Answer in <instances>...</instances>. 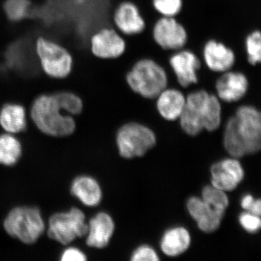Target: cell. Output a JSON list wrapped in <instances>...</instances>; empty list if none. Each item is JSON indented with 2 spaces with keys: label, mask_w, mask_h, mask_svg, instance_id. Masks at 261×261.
<instances>
[{
  "label": "cell",
  "mask_w": 261,
  "mask_h": 261,
  "mask_svg": "<svg viewBox=\"0 0 261 261\" xmlns=\"http://www.w3.org/2000/svg\"><path fill=\"white\" fill-rule=\"evenodd\" d=\"M240 224L247 232L255 233L261 226L260 216L251 213H243L239 218Z\"/></svg>",
  "instance_id": "cell-28"
},
{
  "label": "cell",
  "mask_w": 261,
  "mask_h": 261,
  "mask_svg": "<svg viewBox=\"0 0 261 261\" xmlns=\"http://www.w3.org/2000/svg\"><path fill=\"white\" fill-rule=\"evenodd\" d=\"M156 98L158 111L163 118L171 121L179 118L186 102V97L181 91L167 87Z\"/></svg>",
  "instance_id": "cell-18"
},
{
  "label": "cell",
  "mask_w": 261,
  "mask_h": 261,
  "mask_svg": "<svg viewBox=\"0 0 261 261\" xmlns=\"http://www.w3.org/2000/svg\"><path fill=\"white\" fill-rule=\"evenodd\" d=\"M22 145L14 135L6 133L0 135V164L13 166L22 156Z\"/></svg>",
  "instance_id": "cell-22"
},
{
  "label": "cell",
  "mask_w": 261,
  "mask_h": 261,
  "mask_svg": "<svg viewBox=\"0 0 261 261\" xmlns=\"http://www.w3.org/2000/svg\"><path fill=\"white\" fill-rule=\"evenodd\" d=\"M70 193L84 205L94 207L100 203L102 193L97 180L89 176L75 178L70 186Z\"/></svg>",
  "instance_id": "cell-19"
},
{
  "label": "cell",
  "mask_w": 261,
  "mask_h": 261,
  "mask_svg": "<svg viewBox=\"0 0 261 261\" xmlns=\"http://www.w3.org/2000/svg\"><path fill=\"white\" fill-rule=\"evenodd\" d=\"M152 5L161 16L176 18L183 8V0H152Z\"/></svg>",
  "instance_id": "cell-27"
},
{
  "label": "cell",
  "mask_w": 261,
  "mask_h": 261,
  "mask_svg": "<svg viewBox=\"0 0 261 261\" xmlns=\"http://www.w3.org/2000/svg\"><path fill=\"white\" fill-rule=\"evenodd\" d=\"M63 113L55 94L39 96L31 108V117L38 129L54 137H68L76 128L73 116Z\"/></svg>",
  "instance_id": "cell-3"
},
{
  "label": "cell",
  "mask_w": 261,
  "mask_h": 261,
  "mask_svg": "<svg viewBox=\"0 0 261 261\" xmlns=\"http://www.w3.org/2000/svg\"><path fill=\"white\" fill-rule=\"evenodd\" d=\"M224 147L230 155L241 158L258 152L261 147V114L251 106L238 108L225 129Z\"/></svg>",
  "instance_id": "cell-1"
},
{
  "label": "cell",
  "mask_w": 261,
  "mask_h": 261,
  "mask_svg": "<svg viewBox=\"0 0 261 261\" xmlns=\"http://www.w3.org/2000/svg\"><path fill=\"white\" fill-rule=\"evenodd\" d=\"M126 82L130 90L145 99H155L167 88L169 79L166 69L152 58H141L127 72Z\"/></svg>",
  "instance_id": "cell-4"
},
{
  "label": "cell",
  "mask_w": 261,
  "mask_h": 261,
  "mask_svg": "<svg viewBox=\"0 0 261 261\" xmlns=\"http://www.w3.org/2000/svg\"><path fill=\"white\" fill-rule=\"evenodd\" d=\"M168 64L182 88L198 83L202 61L193 51L182 49L176 51L168 58Z\"/></svg>",
  "instance_id": "cell-10"
},
{
  "label": "cell",
  "mask_w": 261,
  "mask_h": 261,
  "mask_svg": "<svg viewBox=\"0 0 261 261\" xmlns=\"http://www.w3.org/2000/svg\"><path fill=\"white\" fill-rule=\"evenodd\" d=\"M255 200H254L253 197L250 195L244 196L241 201V205L243 209L250 212L253 207Z\"/></svg>",
  "instance_id": "cell-31"
},
{
  "label": "cell",
  "mask_w": 261,
  "mask_h": 261,
  "mask_svg": "<svg viewBox=\"0 0 261 261\" xmlns=\"http://www.w3.org/2000/svg\"><path fill=\"white\" fill-rule=\"evenodd\" d=\"M156 45L165 51H178L186 47L189 36L185 25L174 17L157 19L152 30Z\"/></svg>",
  "instance_id": "cell-9"
},
{
  "label": "cell",
  "mask_w": 261,
  "mask_h": 261,
  "mask_svg": "<svg viewBox=\"0 0 261 261\" xmlns=\"http://www.w3.org/2000/svg\"><path fill=\"white\" fill-rule=\"evenodd\" d=\"M245 56L248 64L255 66L261 62V34L259 29L252 31L245 39Z\"/></svg>",
  "instance_id": "cell-23"
},
{
  "label": "cell",
  "mask_w": 261,
  "mask_h": 261,
  "mask_svg": "<svg viewBox=\"0 0 261 261\" xmlns=\"http://www.w3.org/2000/svg\"><path fill=\"white\" fill-rule=\"evenodd\" d=\"M130 260L132 261H158L160 259L153 249L147 245H143L138 247L134 252Z\"/></svg>",
  "instance_id": "cell-29"
},
{
  "label": "cell",
  "mask_w": 261,
  "mask_h": 261,
  "mask_svg": "<svg viewBox=\"0 0 261 261\" xmlns=\"http://www.w3.org/2000/svg\"><path fill=\"white\" fill-rule=\"evenodd\" d=\"M27 111L23 106L8 103L0 111V126L6 133H21L27 128Z\"/></svg>",
  "instance_id": "cell-20"
},
{
  "label": "cell",
  "mask_w": 261,
  "mask_h": 261,
  "mask_svg": "<svg viewBox=\"0 0 261 261\" xmlns=\"http://www.w3.org/2000/svg\"><path fill=\"white\" fill-rule=\"evenodd\" d=\"M29 0H6L4 5L5 14L13 22L20 21L29 14Z\"/></svg>",
  "instance_id": "cell-26"
},
{
  "label": "cell",
  "mask_w": 261,
  "mask_h": 261,
  "mask_svg": "<svg viewBox=\"0 0 261 261\" xmlns=\"http://www.w3.org/2000/svg\"><path fill=\"white\" fill-rule=\"evenodd\" d=\"M187 205L190 216L195 220L201 231L211 233L219 228L224 214L215 210L202 199L192 197L189 199Z\"/></svg>",
  "instance_id": "cell-17"
},
{
  "label": "cell",
  "mask_w": 261,
  "mask_h": 261,
  "mask_svg": "<svg viewBox=\"0 0 261 261\" xmlns=\"http://www.w3.org/2000/svg\"><path fill=\"white\" fill-rule=\"evenodd\" d=\"M87 257L82 250L77 247H69L62 252L61 260L62 261H84Z\"/></svg>",
  "instance_id": "cell-30"
},
{
  "label": "cell",
  "mask_w": 261,
  "mask_h": 261,
  "mask_svg": "<svg viewBox=\"0 0 261 261\" xmlns=\"http://www.w3.org/2000/svg\"><path fill=\"white\" fill-rule=\"evenodd\" d=\"M249 86V80L245 73L231 69L221 73L216 81L215 89L220 100L235 102L245 97Z\"/></svg>",
  "instance_id": "cell-12"
},
{
  "label": "cell",
  "mask_w": 261,
  "mask_h": 261,
  "mask_svg": "<svg viewBox=\"0 0 261 261\" xmlns=\"http://www.w3.org/2000/svg\"><path fill=\"white\" fill-rule=\"evenodd\" d=\"M179 118L181 128L190 136L199 135L202 129L216 130L221 121L220 99L205 89L191 92Z\"/></svg>",
  "instance_id": "cell-2"
},
{
  "label": "cell",
  "mask_w": 261,
  "mask_h": 261,
  "mask_svg": "<svg viewBox=\"0 0 261 261\" xmlns=\"http://www.w3.org/2000/svg\"><path fill=\"white\" fill-rule=\"evenodd\" d=\"M202 58L208 70L222 73L232 69L236 63V55L231 47L216 39H209L202 47Z\"/></svg>",
  "instance_id": "cell-13"
},
{
  "label": "cell",
  "mask_w": 261,
  "mask_h": 261,
  "mask_svg": "<svg viewBox=\"0 0 261 261\" xmlns=\"http://www.w3.org/2000/svg\"><path fill=\"white\" fill-rule=\"evenodd\" d=\"M113 19L119 32L128 37L140 35L145 32L147 27L140 8L130 1L123 2L117 6Z\"/></svg>",
  "instance_id": "cell-14"
},
{
  "label": "cell",
  "mask_w": 261,
  "mask_h": 261,
  "mask_svg": "<svg viewBox=\"0 0 261 261\" xmlns=\"http://www.w3.org/2000/svg\"><path fill=\"white\" fill-rule=\"evenodd\" d=\"M212 186L224 192L235 190L243 181L245 172L238 160L226 159L211 168Z\"/></svg>",
  "instance_id": "cell-15"
},
{
  "label": "cell",
  "mask_w": 261,
  "mask_h": 261,
  "mask_svg": "<svg viewBox=\"0 0 261 261\" xmlns=\"http://www.w3.org/2000/svg\"><path fill=\"white\" fill-rule=\"evenodd\" d=\"M191 243V237L186 228L175 227L163 235L161 247L168 256L175 257L186 251Z\"/></svg>",
  "instance_id": "cell-21"
},
{
  "label": "cell",
  "mask_w": 261,
  "mask_h": 261,
  "mask_svg": "<svg viewBox=\"0 0 261 261\" xmlns=\"http://www.w3.org/2000/svg\"><path fill=\"white\" fill-rule=\"evenodd\" d=\"M3 227L8 235L27 245H32L45 231L42 213L34 206H18L7 215Z\"/></svg>",
  "instance_id": "cell-5"
},
{
  "label": "cell",
  "mask_w": 261,
  "mask_h": 261,
  "mask_svg": "<svg viewBox=\"0 0 261 261\" xmlns=\"http://www.w3.org/2000/svg\"><path fill=\"white\" fill-rule=\"evenodd\" d=\"M202 200L218 212L224 214L228 205V198L223 190L212 185L204 187L202 192Z\"/></svg>",
  "instance_id": "cell-24"
},
{
  "label": "cell",
  "mask_w": 261,
  "mask_h": 261,
  "mask_svg": "<svg viewBox=\"0 0 261 261\" xmlns=\"http://www.w3.org/2000/svg\"><path fill=\"white\" fill-rule=\"evenodd\" d=\"M126 48V41L114 29H99L91 37V51L99 59H118L123 56Z\"/></svg>",
  "instance_id": "cell-11"
},
{
  "label": "cell",
  "mask_w": 261,
  "mask_h": 261,
  "mask_svg": "<svg viewBox=\"0 0 261 261\" xmlns=\"http://www.w3.org/2000/svg\"><path fill=\"white\" fill-rule=\"evenodd\" d=\"M86 243L89 247L102 249L107 246L115 230L114 221L107 213L100 212L89 220Z\"/></svg>",
  "instance_id": "cell-16"
},
{
  "label": "cell",
  "mask_w": 261,
  "mask_h": 261,
  "mask_svg": "<svg viewBox=\"0 0 261 261\" xmlns=\"http://www.w3.org/2000/svg\"><path fill=\"white\" fill-rule=\"evenodd\" d=\"M60 108L70 116H77L83 111L82 99L78 95L70 92H60L55 94Z\"/></svg>",
  "instance_id": "cell-25"
},
{
  "label": "cell",
  "mask_w": 261,
  "mask_h": 261,
  "mask_svg": "<svg viewBox=\"0 0 261 261\" xmlns=\"http://www.w3.org/2000/svg\"><path fill=\"white\" fill-rule=\"evenodd\" d=\"M88 224L83 211L72 207L66 212L53 214L48 221L47 234L51 240L63 245L86 236Z\"/></svg>",
  "instance_id": "cell-7"
},
{
  "label": "cell",
  "mask_w": 261,
  "mask_h": 261,
  "mask_svg": "<svg viewBox=\"0 0 261 261\" xmlns=\"http://www.w3.org/2000/svg\"><path fill=\"white\" fill-rule=\"evenodd\" d=\"M116 142L120 155L130 159L142 157L154 147L156 137L148 127L140 123H129L118 130Z\"/></svg>",
  "instance_id": "cell-8"
},
{
  "label": "cell",
  "mask_w": 261,
  "mask_h": 261,
  "mask_svg": "<svg viewBox=\"0 0 261 261\" xmlns=\"http://www.w3.org/2000/svg\"><path fill=\"white\" fill-rule=\"evenodd\" d=\"M35 49L42 69L48 76L62 80L70 75L73 61L68 49L43 37L36 41Z\"/></svg>",
  "instance_id": "cell-6"
}]
</instances>
